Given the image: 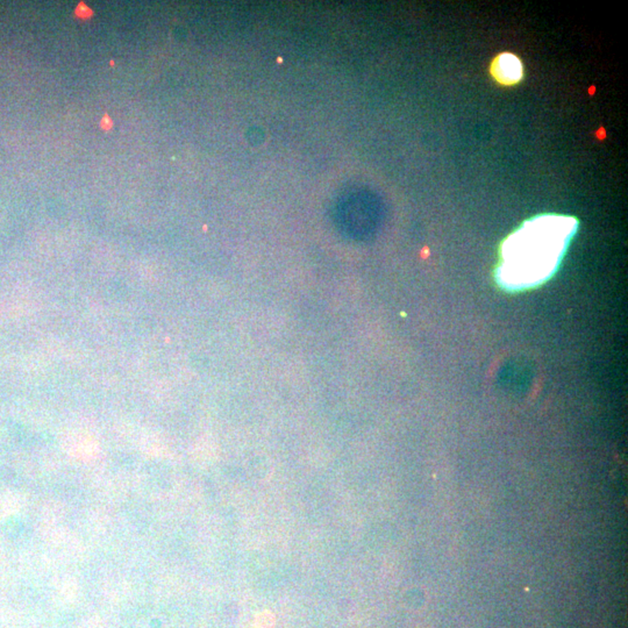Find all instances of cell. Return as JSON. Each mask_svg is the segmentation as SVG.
<instances>
[{
    "label": "cell",
    "mask_w": 628,
    "mask_h": 628,
    "mask_svg": "<svg viewBox=\"0 0 628 628\" xmlns=\"http://www.w3.org/2000/svg\"><path fill=\"white\" fill-rule=\"evenodd\" d=\"M577 230V219L561 214L523 221L500 247L497 284L503 290L519 292L546 283L558 271Z\"/></svg>",
    "instance_id": "6da1fadb"
},
{
    "label": "cell",
    "mask_w": 628,
    "mask_h": 628,
    "mask_svg": "<svg viewBox=\"0 0 628 628\" xmlns=\"http://www.w3.org/2000/svg\"><path fill=\"white\" fill-rule=\"evenodd\" d=\"M491 74L499 84H517L523 79V67L521 58L511 53H502L491 63Z\"/></svg>",
    "instance_id": "7a4b0ae2"
},
{
    "label": "cell",
    "mask_w": 628,
    "mask_h": 628,
    "mask_svg": "<svg viewBox=\"0 0 628 628\" xmlns=\"http://www.w3.org/2000/svg\"><path fill=\"white\" fill-rule=\"evenodd\" d=\"M74 13H76V15H77L78 18L88 19V18H90L92 15V11L90 10L86 5H84V4H79L77 8H76V12H74Z\"/></svg>",
    "instance_id": "3957f363"
},
{
    "label": "cell",
    "mask_w": 628,
    "mask_h": 628,
    "mask_svg": "<svg viewBox=\"0 0 628 628\" xmlns=\"http://www.w3.org/2000/svg\"><path fill=\"white\" fill-rule=\"evenodd\" d=\"M112 125H113V122H112L111 118L108 115H105L104 118L102 119V122H100L102 129L107 131V129H111Z\"/></svg>",
    "instance_id": "277c9868"
}]
</instances>
